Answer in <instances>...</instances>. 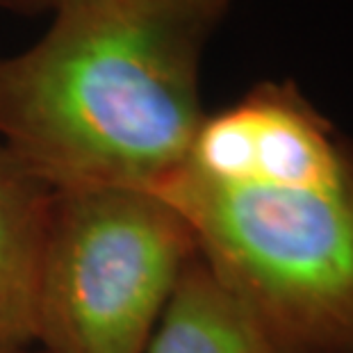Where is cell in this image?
Instances as JSON below:
<instances>
[{
	"mask_svg": "<svg viewBox=\"0 0 353 353\" xmlns=\"http://www.w3.org/2000/svg\"><path fill=\"white\" fill-rule=\"evenodd\" d=\"M276 353H353V180L203 178L155 190Z\"/></svg>",
	"mask_w": 353,
	"mask_h": 353,
	"instance_id": "cell-2",
	"label": "cell"
},
{
	"mask_svg": "<svg viewBox=\"0 0 353 353\" xmlns=\"http://www.w3.org/2000/svg\"><path fill=\"white\" fill-rule=\"evenodd\" d=\"M52 194L0 144V353L30 351L37 342V296Z\"/></svg>",
	"mask_w": 353,
	"mask_h": 353,
	"instance_id": "cell-4",
	"label": "cell"
},
{
	"mask_svg": "<svg viewBox=\"0 0 353 353\" xmlns=\"http://www.w3.org/2000/svg\"><path fill=\"white\" fill-rule=\"evenodd\" d=\"M144 353H276L196 253L180 274Z\"/></svg>",
	"mask_w": 353,
	"mask_h": 353,
	"instance_id": "cell-5",
	"label": "cell"
},
{
	"mask_svg": "<svg viewBox=\"0 0 353 353\" xmlns=\"http://www.w3.org/2000/svg\"><path fill=\"white\" fill-rule=\"evenodd\" d=\"M62 0H0V7L21 14H39V12H52Z\"/></svg>",
	"mask_w": 353,
	"mask_h": 353,
	"instance_id": "cell-6",
	"label": "cell"
},
{
	"mask_svg": "<svg viewBox=\"0 0 353 353\" xmlns=\"http://www.w3.org/2000/svg\"><path fill=\"white\" fill-rule=\"evenodd\" d=\"M196 253L187 221L155 192H55L37 296L39 351L144 353Z\"/></svg>",
	"mask_w": 353,
	"mask_h": 353,
	"instance_id": "cell-3",
	"label": "cell"
},
{
	"mask_svg": "<svg viewBox=\"0 0 353 353\" xmlns=\"http://www.w3.org/2000/svg\"><path fill=\"white\" fill-rule=\"evenodd\" d=\"M235 0H62L0 57V144L52 192H155L205 117L201 62Z\"/></svg>",
	"mask_w": 353,
	"mask_h": 353,
	"instance_id": "cell-1",
	"label": "cell"
},
{
	"mask_svg": "<svg viewBox=\"0 0 353 353\" xmlns=\"http://www.w3.org/2000/svg\"><path fill=\"white\" fill-rule=\"evenodd\" d=\"M21 353H41V351H32V349H30V351H21Z\"/></svg>",
	"mask_w": 353,
	"mask_h": 353,
	"instance_id": "cell-7",
	"label": "cell"
}]
</instances>
